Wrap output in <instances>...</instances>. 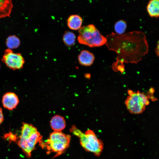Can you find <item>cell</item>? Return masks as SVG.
Wrapping results in <instances>:
<instances>
[{"label":"cell","instance_id":"obj_1","mask_svg":"<svg viewBox=\"0 0 159 159\" xmlns=\"http://www.w3.org/2000/svg\"><path fill=\"white\" fill-rule=\"evenodd\" d=\"M108 49L117 54L113 69L122 72L124 63H137L148 53L149 46L143 32L134 31L119 35L112 32L106 37Z\"/></svg>","mask_w":159,"mask_h":159},{"label":"cell","instance_id":"obj_2","mask_svg":"<svg viewBox=\"0 0 159 159\" xmlns=\"http://www.w3.org/2000/svg\"><path fill=\"white\" fill-rule=\"evenodd\" d=\"M69 131L79 138L81 145L86 151L93 153L97 157L100 155L103 148V143L92 130H88L83 133L73 125Z\"/></svg>","mask_w":159,"mask_h":159},{"label":"cell","instance_id":"obj_3","mask_svg":"<svg viewBox=\"0 0 159 159\" xmlns=\"http://www.w3.org/2000/svg\"><path fill=\"white\" fill-rule=\"evenodd\" d=\"M71 136L62 132L54 131L51 133L46 142L42 140L39 142L42 148H46L47 153H56L54 158L60 155L64 152L69 146Z\"/></svg>","mask_w":159,"mask_h":159},{"label":"cell","instance_id":"obj_4","mask_svg":"<svg viewBox=\"0 0 159 159\" xmlns=\"http://www.w3.org/2000/svg\"><path fill=\"white\" fill-rule=\"evenodd\" d=\"M77 37L80 44L90 47H99L106 44L107 39L92 24L84 26L79 29Z\"/></svg>","mask_w":159,"mask_h":159},{"label":"cell","instance_id":"obj_5","mask_svg":"<svg viewBox=\"0 0 159 159\" xmlns=\"http://www.w3.org/2000/svg\"><path fill=\"white\" fill-rule=\"evenodd\" d=\"M128 96L125 101L128 110L131 113L138 114L142 113L146 106L149 104L148 97L143 93L137 91H128Z\"/></svg>","mask_w":159,"mask_h":159},{"label":"cell","instance_id":"obj_6","mask_svg":"<svg viewBox=\"0 0 159 159\" xmlns=\"http://www.w3.org/2000/svg\"><path fill=\"white\" fill-rule=\"evenodd\" d=\"M42 137L37 131L31 135L24 138L19 137L17 144L28 158L35 149L36 144L42 140Z\"/></svg>","mask_w":159,"mask_h":159},{"label":"cell","instance_id":"obj_7","mask_svg":"<svg viewBox=\"0 0 159 159\" xmlns=\"http://www.w3.org/2000/svg\"><path fill=\"white\" fill-rule=\"evenodd\" d=\"M2 61L13 70L22 69L25 63L23 57L20 53H15L9 49L5 50Z\"/></svg>","mask_w":159,"mask_h":159},{"label":"cell","instance_id":"obj_8","mask_svg":"<svg viewBox=\"0 0 159 159\" xmlns=\"http://www.w3.org/2000/svg\"><path fill=\"white\" fill-rule=\"evenodd\" d=\"M19 102V98L14 92H7L2 96V105L4 108L9 110H13L16 108Z\"/></svg>","mask_w":159,"mask_h":159},{"label":"cell","instance_id":"obj_9","mask_svg":"<svg viewBox=\"0 0 159 159\" xmlns=\"http://www.w3.org/2000/svg\"><path fill=\"white\" fill-rule=\"evenodd\" d=\"M78 59L79 64L81 65L89 66L93 64L95 57L92 52L87 50H83L79 54Z\"/></svg>","mask_w":159,"mask_h":159},{"label":"cell","instance_id":"obj_10","mask_svg":"<svg viewBox=\"0 0 159 159\" xmlns=\"http://www.w3.org/2000/svg\"><path fill=\"white\" fill-rule=\"evenodd\" d=\"M50 123L51 128L54 131L61 132L66 125L64 117L59 115L53 116L50 120Z\"/></svg>","mask_w":159,"mask_h":159},{"label":"cell","instance_id":"obj_11","mask_svg":"<svg viewBox=\"0 0 159 159\" xmlns=\"http://www.w3.org/2000/svg\"><path fill=\"white\" fill-rule=\"evenodd\" d=\"M82 23V18L77 14L70 16L67 20V25L69 28L72 30H76L80 29Z\"/></svg>","mask_w":159,"mask_h":159},{"label":"cell","instance_id":"obj_12","mask_svg":"<svg viewBox=\"0 0 159 159\" xmlns=\"http://www.w3.org/2000/svg\"><path fill=\"white\" fill-rule=\"evenodd\" d=\"M13 5L10 0H0V18L9 16Z\"/></svg>","mask_w":159,"mask_h":159},{"label":"cell","instance_id":"obj_13","mask_svg":"<svg viewBox=\"0 0 159 159\" xmlns=\"http://www.w3.org/2000/svg\"><path fill=\"white\" fill-rule=\"evenodd\" d=\"M159 1L151 0L149 1L147 10L149 15L152 17H158L159 16Z\"/></svg>","mask_w":159,"mask_h":159},{"label":"cell","instance_id":"obj_14","mask_svg":"<svg viewBox=\"0 0 159 159\" xmlns=\"http://www.w3.org/2000/svg\"><path fill=\"white\" fill-rule=\"evenodd\" d=\"M37 128L32 125L26 122H22L21 134L19 137L28 136L37 131Z\"/></svg>","mask_w":159,"mask_h":159},{"label":"cell","instance_id":"obj_15","mask_svg":"<svg viewBox=\"0 0 159 159\" xmlns=\"http://www.w3.org/2000/svg\"><path fill=\"white\" fill-rule=\"evenodd\" d=\"M63 40L65 44L67 46H72L75 43V35L72 32L66 31L63 36Z\"/></svg>","mask_w":159,"mask_h":159},{"label":"cell","instance_id":"obj_16","mask_svg":"<svg viewBox=\"0 0 159 159\" xmlns=\"http://www.w3.org/2000/svg\"><path fill=\"white\" fill-rule=\"evenodd\" d=\"M6 43L8 49H11L18 47L20 44V41L16 36L12 35L7 37Z\"/></svg>","mask_w":159,"mask_h":159},{"label":"cell","instance_id":"obj_17","mask_svg":"<svg viewBox=\"0 0 159 159\" xmlns=\"http://www.w3.org/2000/svg\"><path fill=\"white\" fill-rule=\"evenodd\" d=\"M127 27L126 23L122 20H119L117 21L114 25V29L116 33L119 35L123 34L125 31Z\"/></svg>","mask_w":159,"mask_h":159},{"label":"cell","instance_id":"obj_18","mask_svg":"<svg viewBox=\"0 0 159 159\" xmlns=\"http://www.w3.org/2000/svg\"><path fill=\"white\" fill-rule=\"evenodd\" d=\"M4 137L7 138L8 140L11 141H15L17 139V138L15 135L12 134L11 133L6 134L4 135Z\"/></svg>","mask_w":159,"mask_h":159},{"label":"cell","instance_id":"obj_19","mask_svg":"<svg viewBox=\"0 0 159 159\" xmlns=\"http://www.w3.org/2000/svg\"><path fill=\"white\" fill-rule=\"evenodd\" d=\"M4 120L2 109L0 107V125Z\"/></svg>","mask_w":159,"mask_h":159},{"label":"cell","instance_id":"obj_20","mask_svg":"<svg viewBox=\"0 0 159 159\" xmlns=\"http://www.w3.org/2000/svg\"><path fill=\"white\" fill-rule=\"evenodd\" d=\"M155 52L158 57L159 55V41H158L156 47L155 49Z\"/></svg>","mask_w":159,"mask_h":159},{"label":"cell","instance_id":"obj_21","mask_svg":"<svg viewBox=\"0 0 159 159\" xmlns=\"http://www.w3.org/2000/svg\"><path fill=\"white\" fill-rule=\"evenodd\" d=\"M84 76L85 78L89 79L90 77V74L88 73H85L84 75Z\"/></svg>","mask_w":159,"mask_h":159},{"label":"cell","instance_id":"obj_22","mask_svg":"<svg viewBox=\"0 0 159 159\" xmlns=\"http://www.w3.org/2000/svg\"></svg>","mask_w":159,"mask_h":159}]
</instances>
